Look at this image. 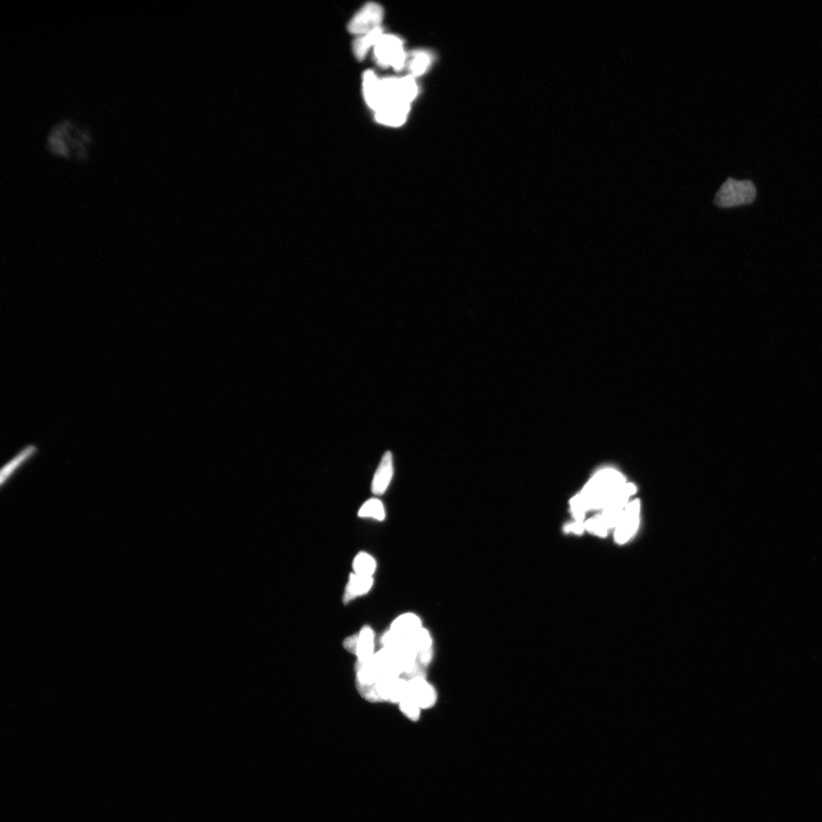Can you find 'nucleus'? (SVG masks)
<instances>
[{"label": "nucleus", "instance_id": "4468645a", "mask_svg": "<svg viewBox=\"0 0 822 822\" xmlns=\"http://www.w3.org/2000/svg\"><path fill=\"white\" fill-rule=\"evenodd\" d=\"M375 633L369 626L362 628L358 634L356 656L358 664L367 663L375 655Z\"/></svg>", "mask_w": 822, "mask_h": 822}, {"label": "nucleus", "instance_id": "9b49d317", "mask_svg": "<svg viewBox=\"0 0 822 822\" xmlns=\"http://www.w3.org/2000/svg\"><path fill=\"white\" fill-rule=\"evenodd\" d=\"M362 92L367 105L374 112L384 103L382 79L373 70H367L363 74Z\"/></svg>", "mask_w": 822, "mask_h": 822}, {"label": "nucleus", "instance_id": "f3484780", "mask_svg": "<svg viewBox=\"0 0 822 822\" xmlns=\"http://www.w3.org/2000/svg\"><path fill=\"white\" fill-rule=\"evenodd\" d=\"M433 61V54L427 50H419L413 52L407 61L411 76L415 78L424 75L431 67Z\"/></svg>", "mask_w": 822, "mask_h": 822}, {"label": "nucleus", "instance_id": "412c9836", "mask_svg": "<svg viewBox=\"0 0 822 822\" xmlns=\"http://www.w3.org/2000/svg\"><path fill=\"white\" fill-rule=\"evenodd\" d=\"M35 452L36 448L33 446H29L21 451V452L2 470L1 477H0V482H1V484L5 482V480L9 477V476L11 475V473L16 470L19 465L27 460L28 458H30L32 455H33Z\"/></svg>", "mask_w": 822, "mask_h": 822}, {"label": "nucleus", "instance_id": "4be33fe9", "mask_svg": "<svg viewBox=\"0 0 822 822\" xmlns=\"http://www.w3.org/2000/svg\"><path fill=\"white\" fill-rule=\"evenodd\" d=\"M400 710L402 714L412 720L413 722L418 721L420 717L421 708L414 701L409 694V692L404 695L402 701L399 702Z\"/></svg>", "mask_w": 822, "mask_h": 822}, {"label": "nucleus", "instance_id": "ddd939ff", "mask_svg": "<svg viewBox=\"0 0 822 822\" xmlns=\"http://www.w3.org/2000/svg\"><path fill=\"white\" fill-rule=\"evenodd\" d=\"M393 458L390 452L385 453L374 475L372 491L376 495H382L387 491L393 477Z\"/></svg>", "mask_w": 822, "mask_h": 822}, {"label": "nucleus", "instance_id": "20e7f679", "mask_svg": "<svg viewBox=\"0 0 822 822\" xmlns=\"http://www.w3.org/2000/svg\"><path fill=\"white\" fill-rule=\"evenodd\" d=\"M374 54L380 67L392 68L398 72L404 68L409 57L405 52L403 41L396 35L385 34L382 35L374 47Z\"/></svg>", "mask_w": 822, "mask_h": 822}, {"label": "nucleus", "instance_id": "b1692460", "mask_svg": "<svg viewBox=\"0 0 822 822\" xmlns=\"http://www.w3.org/2000/svg\"><path fill=\"white\" fill-rule=\"evenodd\" d=\"M566 532H571L576 535H580L585 531V522H579L574 521L569 524L566 527Z\"/></svg>", "mask_w": 822, "mask_h": 822}, {"label": "nucleus", "instance_id": "aec40b11", "mask_svg": "<svg viewBox=\"0 0 822 822\" xmlns=\"http://www.w3.org/2000/svg\"><path fill=\"white\" fill-rule=\"evenodd\" d=\"M358 515L360 517H369L382 521L385 517L384 506L380 500L370 499L362 506Z\"/></svg>", "mask_w": 822, "mask_h": 822}, {"label": "nucleus", "instance_id": "f8f14e48", "mask_svg": "<svg viewBox=\"0 0 822 822\" xmlns=\"http://www.w3.org/2000/svg\"><path fill=\"white\" fill-rule=\"evenodd\" d=\"M409 640L418 653V663L426 668L431 663L433 655V639L430 632L422 628Z\"/></svg>", "mask_w": 822, "mask_h": 822}, {"label": "nucleus", "instance_id": "1a4fd4ad", "mask_svg": "<svg viewBox=\"0 0 822 822\" xmlns=\"http://www.w3.org/2000/svg\"><path fill=\"white\" fill-rule=\"evenodd\" d=\"M411 110V104L402 101H387L376 112L375 119L378 123L389 127H401L406 122Z\"/></svg>", "mask_w": 822, "mask_h": 822}, {"label": "nucleus", "instance_id": "39448f33", "mask_svg": "<svg viewBox=\"0 0 822 822\" xmlns=\"http://www.w3.org/2000/svg\"><path fill=\"white\" fill-rule=\"evenodd\" d=\"M358 689L367 701L399 703L407 692V680L402 677L389 678Z\"/></svg>", "mask_w": 822, "mask_h": 822}, {"label": "nucleus", "instance_id": "7ed1b4c3", "mask_svg": "<svg viewBox=\"0 0 822 822\" xmlns=\"http://www.w3.org/2000/svg\"><path fill=\"white\" fill-rule=\"evenodd\" d=\"M757 196V189L750 180L727 179L719 187L714 201L719 208H732L752 205Z\"/></svg>", "mask_w": 822, "mask_h": 822}, {"label": "nucleus", "instance_id": "2eb2a0df", "mask_svg": "<svg viewBox=\"0 0 822 822\" xmlns=\"http://www.w3.org/2000/svg\"><path fill=\"white\" fill-rule=\"evenodd\" d=\"M422 628V622L418 615L407 613L397 617L391 624L390 630L400 637L409 639Z\"/></svg>", "mask_w": 822, "mask_h": 822}, {"label": "nucleus", "instance_id": "9d476101", "mask_svg": "<svg viewBox=\"0 0 822 822\" xmlns=\"http://www.w3.org/2000/svg\"><path fill=\"white\" fill-rule=\"evenodd\" d=\"M407 692L421 709H430L438 701L435 688L425 678L416 677L407 680Z\"/></svg>", "mask_w": 822, "mask_h": 822}, {"label": "nucleus", "instance_id": "5701e85b", "mask_svg": "<svg viewBox=\"0 0 822 822\" xmlns=\"http://www.w3.org/2000/svg\"><path fill=\"white\" fill-rule=\"evenodd\" d=\"M358 635H354L347 637L344 642L345 649L354 655L356 653V647H358Z\"/></svg>", "mask_w": 822, "mask_h": 822}, {"label": "nucleus", "instance_id": "f03ea898", "mask_svg": "<svg viewBox=\"0 0 822 822\" xmlns=\"http://www.w3.org/2000/svg\"><path fill=\"white\" fill-rule=\"evenodd\" d=\"M94 142L90 128L79 122L63 119L50 127L45 147L50 154L61 158H75L79 161L88 158Z\"/></svg>", "mask_w": 822, "mask_h": 822}, {"label": "nucleus", "instance_id": "6ab92c4d", "mask_svg": "<svg viewBox=\"0 0 822 822\" xmlns=\"http://www.w3.org/2000/svg\"><path fill=\"white\" fill-rule=\"evenodd\" d=\"M353 571L359 576L372 577L376 568L375 559L367 553L361 552L353 561Z\"/></svg>", "mask_w": 822, "mask_h": 822}, {"label": "nucleus", "instance_id": "6e6552de", "mask_svg": "<svg viewBox=\"0 0 822 822\" xmlns=\"http://www.w3.org/2000/svg\"><path fill=\"white\" fill-rule=\"evenodd\" d=\"M639 513L640 503L637 500L630 502L625 508L620 520L615 528V538L618 544L628 542L637 532Z\"/></svg>", "mask_w": 822, "mask_h": 822}, {"label": "nucleus", "instance_id": "dca6fc26", "mask_svg": "<svg viewBox=\"0 0 822 822\" xmlns=\"http://www.w3.org/2000/svg\"><path fill=\"white\" fill-rule=\"evenodd\" d=\"M373 584V577H362L356 573L351 574L345 588L344 602L347 604L359 596L367 594Z\"/></svg>", "mask_w": 822, "mask_h": 822}, {"label": "nucleus", "instance_id": "423d86ee", "mask_svg": "<svg viewBox=\"0 0 822 822\" xmlns=\"http://www.w3.org/2000/svg\"><path fill=\"white\" fill-rule=\"evenodd\" d=\"M384 103L387 101H402L411 104L418 94V86L415 78L412 76L404 77H387L382 79Z\"/></svg>", "mask_w": 822, "mask_h": 822}, {"label": "nucleus", "instance_id": "a211bd4d", "mask_svg": "<svg viewBox=\"0 0 822 822\" xmlns=\"http://www.w3.org/2000/svg\"><path fill=\"white\" fill-rule=\"evenodd\" d=\"M383 34L382 27L375 29L367 34L359 36L353 45V50L356 59L362 61L367 56L369 49L375 47Z\"/></svg>", "mask_w": 822, "mask_h": 822}, {"label": "nucleus", "instance_id": "f257e3e1", "mask_svg": "<svg viewBox=\"0 0 822 822\" xmlns=\"http://www.w3.org/2000/svg\"><path fill=\"white\" fill-rule=\"evenodd\" d=\"M626 484L624 477L614 469H604L596 472L583 491L571 501V511L575 521L585 522L588 512L602 511Z\"/></svg>", "mask_w": 822, "mask_h": 822}, {"label": "nucleus", "instance_id": "0eeeda50", "mask_svg": "<svg viewBox=\"0 0 822 822\" xmlns=\"http://www.w3.org/2000/svg\"><path fill=\"white\" fill-rule=\"evenodd\" d=\"M384 17L382 6L369 2L362 7L348 24L349 32L358 36L365 35L380 28Z\"/></svg>", "mask_w": 822, "mask_h": 822}]
</instances>
